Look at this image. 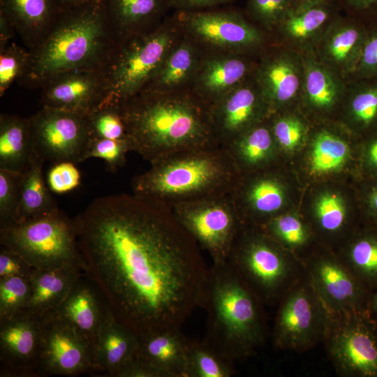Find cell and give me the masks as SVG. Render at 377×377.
<instances>
[{
    "mask_svg": "<svg viewBox=\"0 0 377 377\" xmlns=\"http://www.w3.org/2000/svg\"><path fill=\"white\" fill-rule=\"evenodd\" d=\"M75 221L85 276L138 336L180 328L202 306L209 268L170 209L115 194L94 200Z\"/></svg>",
    "mask_w": 377,
    "mask_h": 377,
    "instance_id": "1",
    "label": "cell"
},
{
    "mask_svg": "<svg viewBox=\"0 0 377 377\" xmlns=\"http://www.w3.org/2000/svg\"><path fill=\"white\" fill-rule=\"evenodd\" d=\"M121 43L103 0L60 10L44 39L29 50L28 65L17 82L25 88L39 89L45 80L61 72L105 71Z\"/></svg>",
    "mask_w": 377,
    "mask_h": 377,
    "instance_id": "2",
    "label": "cell"
},
{
    "mask_svg": "<svg viewBox=\"0 0 377 377\" xmlns=\"http://www.w3.org/2000/svg\"><path fill=\"white\" fill-rule=\"evenodd\" d=\"M119 103L131 151L150 164L179 151L219 145L209 105L191 91L140 94Z\"/></svg>",
    "mask_w": 377,
    "mask_h": 377,
    "instance_id": "3",
    "label": "cell"
},
{
    "mask_svg": "<svg viewBox=\"0 0 377 377\" xmlns=\"http://www.w3.org/2000/svg\"><path fill=\"white\" fill-rule=\"evenodd\" d=\"M263 304L228 261L213 263L201 306L207 313L204 341L233 362L255 355L266 339Z\"/></svg>",
    "mask_w": 377,
    "mask_h": 377,
    "instance_id": "4",
    "label": "cell"
},
{
    "mask_svg": "<svg viewBox=\"0 0 377 377\" xmlns=\"http://www.w3.org/2000/svg\"><path fill=\"white\" fill-rule=\"evenodd\" d=\"M241 173L220 145L179 151L151 163L131 181L134 194L171 209L230 193Z\"/></svg>",
    "mask_w": 377,
    "mask_h": 377,
    "instance_id": "5",
    "label": "cell"
},
{
    "mask_svg": "<svg viewBox=\"0 0 377 377\" xmlns=\"http://www.w3.org/2000/svg\"><path fill=\"white\" fill-rule=\"evenodd\" d=\"M228 262L263 304H278L306 274L300 258L256 226L242 225Z\"/></svg>",
    "mask_w": 377,
    "mask_h": 377,
    "instance_id": "6",
    "label": "cell"
},
{
    "mask_svg": "<svg viewBox=\"0 0 377 377\" xmlns=\"http://www.w3.org/2000/svg\"><path fill=\"white\" fill-rule=\"evenodd\" d=\"M0 244L33 269L77 265L84 272L75 219L56 209L45 215L0 228Z\"/></svg>",
    "mask_w": 377,
    "mask_h": 377,
    "instance_id": "7",
    "label": "cell"
},
{
    "mask_svg": "<svg viewBox=\"0 0 377 377\" xmlns=\"http://www.w3.org/2000/svg\"><path fill=\"white\" fill-rule=\"evenodd\" d=\"M179 30L175 17L165 18L151 31L121 43L105 71L112 99L124 102L146 88L179 38Z\"/></svg>",
    "mask_w": 377,
    "mask_h": 377,
    "instance_id": "8",
    "label": "cell"
},
{
    "mask_svg": "<svg viewBox=\"0 0 377 377\" xmlns=\"http://www.w3.org/2000/svg\"><path fill=\"white\" fill-rule=\"evenodd\" d=\"M326 311L322 343L337 374L377 377V323L368 311Z\"/></svg>",
    "mask_w": 377,
    "mask_h": 377,
    "instance_id": "9",
    "label": "cell"
},
{
    "mask_svg": "<svg viewBox=\"0 0 377 377\" xmlns=\"http://www.w3.org/2000/svg\"><path fill=\"white\" fill-rule=\"evenodd\" d=\"M278 305L272 332L275 348L303 352L323 342L327 311L306 274Z\"/></svg>",
    "mask_w": 377,
    "mask_h": 377,
    "instance_id": "10",
    "label": "cell"
},
{
    "mask_svg": "<svg viewBox=\"0 0 377 377\" xmlns=\"http://www.w3.org/2000/svg\"><path fill=\"white\" fill-rule=\"evenodd\" d=\"M170 210L200 247L209 253L213 263L228 261L243 225L230 193L179 204Z\"/></svg>",
    "mask_w": 377,
    "mask_h": 377,
    "instance_id": "11",
    "label": "cell"
},
{
    "mask_svg": "<svg viewBox=\"0 0 377 377\" xmlns=\"http://www.w3.org/2000/svg\"><path fill=\"white\" fill-rule=\"evenodd\" d=\"M175 17L196 43L218 52L246 55L266 42L263 29L235 10L177 11Z\"/></svg>",
    "mask_w": 377,
    "mask_h": 377,
    "instance_id": "12",
    "label": "cell"
},
{
    "mask_svg": "<svg viewBox=\"0 0 377 377\" xmlns=\"http://www.w3.org/2000/svg\"><path fill=\"white\" fill-rule=\"evenodd\" d=\"M29 121L35 151L44 161H85L91 139L87 115L42 106Z\"/></svg>",
    "mask_w": 377,
    "mask_h": 377,
    "instance_id": "13",
    "label": "cell"
},
{
    "mask_svg": "<svg viewBox=\"0 0 377 377\" xmlns=\"http://www.w3.org/2000/svg\"><path fill=\"white\" fill-rule=\"evenodd\" d=\"M302 263L327 311H368L372 291L351 272L338 254L311 255L304 257Z\"/></svg>",
    "mask_w": 377,
    "mask_h": 377,
    "instance_id": "14",
    "label": "cell"
},
{
    "mask_svg": "<svg viewBox=\"0 0 377 377\" xmlns=\"http://www.w3.org/2000/svg\"><path fill=\"white\" fill-rule=\"evenodd\" d=\"M91 347L56 310L41 316L38 376L91 373Z\"/></svg>",
    "mask_w": 377,
    "mask_h": 377,
    "instance_id": "15",
    "label": "cell"
},
{
    "mask_svg": "<svg viewBox=\"0 0 377 377\" xmlns=\"http://www.w3.org/2000/svg\"><path fill=\"white\" fill-rule=\"evenodd\" d=\"M41 316L22 310L0 320V376H38Z\"/></svg>",
    "mask_w": 377,
    "mask_h": 377,
    "instance_id": "16",
    "label": "cell"
},
{
    "mask_svg": "<svg viewBox=\"0 0 377 377\" xmlns=\"http://www.w3.org/2000/svg\"><path fill=\"white\" fill-rule=\"evenodd\" d=\"M253 75L209 105L213 131L221 146L227 147L263 121L271 111Z\"/></svg>",
    "mask_w": 377,
    "mask_h": 377,
    "instance_id": "17",
    "label": "cell"
},
{
    "mask_svg": "<svg viewBox=\"0 0 377 377\" xmlns=\"http://www.w3.org/2000/svg\"><path fill=\"white\" fill-rule=\"evenodd\" d=\"M41 90L42 106L88 115L111 98L105 71L72 70L45 80Z\"/></svg>",
    "mask_w": 377,
    "mask_h": 377,
    "instance_id": "18",
    "label": "cell"
},
{
    "mask_svg": "<svg viewBox=\"0 0 377 377\" xmlns=\"http://www.w3.org/2000/svg\"><path fill=\"white\" fill-rule=\"evenodd\" d=\"M253 75L271 111L288 105L301 98L302 54L285 45L276 47L261 57Z\"/></svg>",
    "mask_w": 377,
    "mask_h": 377,
    "instance_id": "19",
    "label": "cell"
},
{
    "mask_svg": "<svg viewBox=\"0 0 377 377\" xmlns=\"http://www.w3.org/2000/svg\"><path fill=\"white\" fill-rule=\"evenodd\" d=\"M368 29L362 20L339 14L311 52L348 81L360 59Z\"/></svg>",
    "mask_w": 377,
    "mask_h": 377,
    "instance_id": "20",
    "label": "cell"
},
{
    "mask_svg": "<svg viewBox=\"0 0 377 377\" xmlns=\"http://www.w3.org/2000/svg\"><path fill=\"white\" fill-rule=\"evenodd\" d=\"M337 0H320L293 6L277 25L285 46L300 53L313 50L340 14Z\"/></svg>",
    "mask_w": 377,
    "mask_h": 377,
    "instance_id": "21",
    "label": "cell"
},
{
    "mask_svg": "<svg viewBox=\"0 0 377 377\" xmlns=\"http://www.w3.org/2000/svg\"><path fill=\"white\" fill-rule=\"evenodd\" d=\"M256 65L244 54L218 52L203 55L191 91L209 105L249 78Z\"/></svg>",
    "mask_w": 377,
    "mask_h": 377,
    "instance_id": "22",
    "label": "cell"
},
{
    "mask_svg": "<svg viewBox=\"0 0 377 377\" xmlns=\"http://www.w3.org/2000/svg\"><path fill=\"white\" fill-rule=\"evenodd\" d=\"M139 337L108 306L92 346L90 374L115 377L135 357Z\"/></svg>",
    "mask_w": 377,
    "mask_h": 377,
    "instance_id": "23",
    "label": "cell"
},
{
    "mask_svg": "<svg viewBox=\"0 0 377 377\" xmlns=\"http://www.w3.org/2000/svg\"><path fill=\"white\" fill-rule=\"evenodd\" d=\"M138 337L135 359L156 370L161 377H188L191 340L180 328L154 330Z\"/></svg>",
    "mask_w": 377,
    "mask_h": 377,
    "instance_id": "24",
    "label": "cell"
},
{
    "mask_svg": "<svg viewBox=\"0 0 377 377\" xmlns=\"http://www.w3.org/2000/svg\"><path fill=\"white\" fill-rule=\"evenodd\" d=\"M109 305L97 286L79 279L56 311L92 346Z\"/></svg>",
    "mask_w": 377,
    "mask_h": 377,
    "instance_id": "25",
    "label": "cell"
},
{
    "mask_svg": "<svg viewBox=\"0 0 377 377\" xmlns=\"http://www.w3.org/2000/svg\"><path fill=\"white\" fill-rule=\"evenodd\" d=\"M59 12L55 0H0V13L28 50L44 39Z\"/></svg>",
    "mask_w": 377,
    "mask_h": 377,
    "instance_id": "26",
    "label": "cell"
},
{
    "mask_svg": "<svg viewBox=\"0 0 377 377\" xmlns=\"http://www.w3.org/2000/svg\"><path fill=\"white\" fill-rule=\"evenodd\" d=\"M121 42L151 31L163 21L170 0H103Z\"/></svg>",
    "mask_w": 377,
    "mask_h": 377,
    "instance_id": "27",
    "label": "cell"
},
{
    "mask_svg": "<svg viewBox=\"0 0 377 377\" xmlns=\"http://www.w3.org/2000/svg\"><path fill=\"white\" fill-rule=\"evenodd\" d=\"M202 57L199 44L193 38L188 36L179 38L140 94H164L183 91L181 87L193 81Z\"/></svg>",
    "mask_w": 377,
    "mask_h": 377,
    "instance_id": "28",
    "label": "cell"
},
{
    "mask_svg": "<svg viewBox=\"0 0 377 377\" xmlns=\"http://www.w3.org/2000/svg\"><path fill=\"white\" fill-rule=\"evenodd\" d=\"M84 269L77 265H67L50 269H34L29 281L31 295L27 311L42 316L56 310L73 286L83 276Z\"/></svg>",
    "mask_w": 377,
    "mask_h": 377,
    "instance_id": "29",
    "label": "cell"
},
{
    "mask_svg": "<svg viewBox=\"0 0 377 377\" xmlns=\"http://www.w3.org/2000/svg\"><path fill=\"white\" fill-rule=\"evenodd\" d=\"M301 54L304 67L301 97L312 108L328 111L346 95L348 81L320 61L313 52Z\"/></svg>",
    "mask_w": 377,
    "mask_h": 377,
    "instance_id": "30",
    "label": "cell"
},
{
    "mask_svg": "<svg viewBox=\"0 0 377 377\" xmlns=\"http://www.w3.org/2000/svg\"><path fill=\"white\" fill-rule=\"evenodd\" d=\"M37 153L29 118L0 116V169L25 174Z\"/></svg>",
    "mask_w": 377,
    "mask_h": 377,
    "instance_id": "31",
    "label": "cell"
},
{
    "mask_svg": "<svg viewBox=\"0 0 377 377\" xmlns=\"http://www.w3.org/2000/svg\"><path fill=\"white\" fill-rule=\"evenodd\" d=\"M275 144L270 125L263 121L242 133L226 147L242 174L262 168L267 163Z\"/></svg>",
    "mask_w": 377,
    "mask_h": 377,
    "instance_id": "32",
    "label": "cell"
},
{
    "mask_svg": "<svg viewBox=\"0 0 377 377\" xmlns=\"http://www.w3.org/2000/svg\"><path fill=\"white\" fill-rule=\"evenodd\" d=\"M43 162L36 154L24 175L15 223L45 215L58 208L44 181Z\"/></svg>",
    "mask_w": 377,
    "mask_h": 377,
    "instance_id": "33",
    "label": "cell"
},
{
    "mask_svg": "<svg viewBox=\"0 0 377 377\" xmlns=\"http://www.w3.org/2000/svg\"><path fill=\"white\" fill-rule=\"evenodd\" d=\"M338 254L371 291L377 289V228L367 226Z\"/></svg>",
    "mask_w": 377,
    "mask_h": 377,
    "instance_id": "34",
    "label": "cell"
},
{
    "mask_svg": "<svg viewBox=\"0 0 377 377\" xmlns=\"http://www.w3.org/2000/svg\"><path fill=\"white\" fill-rule=\"evenodd\" d=\"M349 118L359 131L369 134L377 128V78L347 82Z\"/></svg>",
    "mask_w": 377,
    "mask_h": 377,
    "instance_id": "35",
    "label": "cell"
},
{
    "mask_svg": "<svg viewBox=\"0 0 377 377\" xmlns=\"http://www.w3.org/2000/svg\"><path fill=\"white\" fill-rule=\"evenodd\" d=\"M348 145L341 138L327 130L314 137L311 154V172L324 175L339 170L348 160Z\"/></svg>",
    "mask_w": 377,
    "mask_h": 377,
    "instance_id": "36",
    "label": "cell"
},
{
    "mask_svg": "<svg viewBox=\"0 0 377 377\" xmlns=\"http://www.w3.org/2000/svg\"><path fill=\"white\" fill-rule=\"evenodd\" d=\"M235 374L234 362L204 341H191L187 358L188 377H230Z\"/></svg>",
    "mask_w": 377,
    "mask_h": 377,
    "instance_id": "37",
    "label": "cell"
},
{
    "mask_svg": "<svg viewBox=\"0 0 377 377\" xmlns=\"http://www.w3.org/2000/svg\"><path fill=\"white\" fill-rule=\"evenodd\" d=\"M258 227L295 256V251L304 247L310 238L308 227L298 216L292 214L277 215Z\"/></svg>",
    "mask_w": 377,
    "mask_h": 377,
    "instance_id": "38",
    "label": "cell"
},
{
    "mask_svg": "<svg viewBox=\"0 0 377 377\" xmlns=\"http://www.w3.org/2000/svg\"><path fill=\"white\" fill-rule=\"evenodd\" d=\"M87 119L91 138L128 139L120 103L117 101L109 99L89 113Z\"/></svg>",
    "mask_w": 377,
    "mask_h": 377,
    "instance_id": "39",
    "label": "cell"
},
{
    "mask_svg": "<svg viewBox=\"0 0 377 377\" xmlns=\"http://www.w3.org/2000/svg\"><path fill=\"white\" fill-rule=\"evenodd\" d=\"M31 295V285L29 278L20 276L0 278V320L24 309Z\"/></svg>",
    "mask_w": 377,
    "mask_h": 377,
    "instance_id": "40",
    "label": "cell"
},
{
    "mask_svg": "<svg viewBox=\"0 0 377 377\" xmlns=\"http://www.w3.org/2000/svg\"><path fill=\"white\" fill-rule=\"evenodd\" d=\"M24 175L0 169V228L16 222Z\"/></svg>",
    "mask_w": 377,
    "mask_h": 377,
    "instance_id": "41",
    "label": "cell"
},
{
    "mask_svg": "<svg viewBox=\"0 0 377 377\" xmlns=\"http://www.w3.org/2000/svg\"><path fill=\"white\" fill-rule=\"evenodd\" d=\"M29 52L10 42L0 50V96L2 97L13 82L24 73L29 63Z\"/></svg>",
    "mask_w": 377,
    "mask_h": 377,
    "instance_id": "42",
    "label": "cell"
},
{
    "mask_svg": "<svg viewBox=\"0 0 377 377\" xmlns=\"http://www.w3.org/2000/svg\"><path fill=\"white\" fill-rule=\"evenodd\" d=\"M316 223L327 235L340 232L347 223V212L342 200L334 194L321 195L315 207Z\"/></svg>",
    "mask_w": 377,
    "mask_h": 377,
    "instance_id": "43",
    "label": "cell"
},
{
    "mask_svg": "<svg viewBox=\"0 0 377 377\" xmlns=\"http://www.w3.org/2000/svg\"><path fill=\"white\" fill-rule=\"evenodd\" d=\"M292 6L291 0H248L246 13L263 29L275 30Z\"/></svg>",
    "mask_w": 377,
    "mask_h": 377,
    "instance_id": "44",
    "label": "cell"
},
{
    "mask_svg": "<svg viewBox=\"0 0 377 377\" xmlns=\"http://www.w3.org/2000/svg\"><path fill=\"white\" fill-rule=\"evenodd\" d=\"M131 151L129 140L91 138L85 154V161L91 158H102L112 172L123 166L126 154Z\"/></svg>",
    "mask_w": 377,
    "mask_h": 377,
    "instance_id": "45",
    "label": "cell"
},
{
    "mask_svg": "<svg viewBox=\"0 0 377 377\" xmlns=\"http://www.w3.org/2000/svg\"><path fill=\"white\" fill-rule=\"evenodd\" d=\"M276 144L285 150L296 148L306 131L304 123L293 115L284 114L275 118L269 124Z\"/></svg>",
    "mask_w": 377,
    "mask_h": 377,
    "instance_id": "46",
    "label": "cell"
},
{
    "mask_svg": "<svg viewBox=\"0 0 377 377\" xmlns=\"http://www.w3.org/2000/svg\"><path fill=\"white\" fill-rule=\"evenodd\" d=\"M369 78H377V24L369 25L360 59L349 80Z\"/></svg>",
    "mask_w": 377,
    "mask_h": 377,
    "instance_id": "47",
    "label": "cell"
},
{
    "mask_svg": "<svg viewBox=\"0 0 377 377\" xmlns=\"http://www.w3.org/2000/svg\"><path fill=\"white\" fill-rule=\"evenodd\" d=\"M81 175L71 162L53 164L48 171L47 182L50 190L55 193H64L72 191L80 184Z\"/></svg>",
    "mask_w": 377,
    "mask_h": 377,
    "instance_id": "48",
    "label": "cell"
},
{
    "mask_svg": "<svg viewBox=\"0 0 377 377\" xmlns=\"http://www.w3.org/2000/svg\"><path fill=\"white\" fill-rule=\"evenodd\" d=\"M341 9L368 25L377 24V0H337Z\"/></svg>",
    "mask_w": 377,
    "mask_h": 377,
    "instance_id": "49",
    "label": "cell"
},
{
    "mask_svg": "<svg viewBox=\"0 0 377 377\" xmlns=\"http://www.w3.org/2000/svg\"><path fill=\"white\" fill-rule=\"evenodd\" d=\"M33 269L19 255L1 246L0 278L12 276L29 278Z\"/></svg>",
    "mask_w": 377,
    "mask_h": 377,
    "instance_id": "50",
    "label": "cell"
},
{
    "mask_svg": "<svg viewBox=\"0 0 377 377\" xmlns=\"http://www.w3.org/2000/svg\"><path fill=\"white\" fill-rule=\"evenodd\" d=\"M235 0H170V7L177 11H197L232 3Z\"/></svg>",
    "mask_w": 377,
    "mask_h": 377,
    "instance_id": "51",
    "label": "cell"
},
{
    "mask_svg": "<svg viewBox=\"0 0 377 377\" xmlns=\"http://www.w3.org/2000/svg\"><path fill=\"white\" fill-rule=\"evenodd\" d=\"M115 377H161L154 369L134 358L121 369Z\"/></svg>",
    "mask_w": 377,
    "mask_h": 377,
    "instance_id": "52",
    "label": "cell"
},
{
    "mask_svg": "<svg viewBox=\"0 0 377 377\" xmlns=\"http://www.w3.org/2000/svg\"><path fill=\"white\" fill-rule=\"evenodd\" d=\"M368 135L370 136L364 150L365 162L371 172L377 175V128Z\"/></svg>",
    "mask_w": 377,
    "mask_h": 377,
    "instance_id": "53",
    "label": "cell"
},
{
    "mask_svg": "<svg viewBox=\"0 0 377 377\" xmlns=\"http://www.w3.org/2000/svg\"><path fill=\"white\" fill-rule=\"evenodd\" d=\"M367 216L369 226L377 228V184L371 186L365 195Z\"/></svg>",
    "mask_w": 377,
    "mask_h": 377,
    "instance_id": "54",
    "label": "cell"
},
{
    "mask_svg": "<svg viewBox=\"0 0 377 377\" xmlns=\"http://www.w3.org/2000/svg\"><path fill=\"white\" fill-rule=\"evenodd\" d=\"M17 36V34L7 18L0 13V50L4 48Z\"/></svg>",
    "mask_w": 377,
    "mask_h": 377,
    "instance_id": "55",
    "label": "cell"
},
{
    "mask_svg": "<svg viewBox=\"0 0 377 377\" xmlns=\"http://www.w3.org/2000/svg\"><path fill=\"white\" fill-rule=\"evenodd\" d=\"M368 312L371 317L377 323V289L372 291L369 305Z\"/></svg>",
    "mask_w": 377,
    "mask_h": 377,
    "instance_id": "56",
    "label": "cell"
},
{
    "mask_svg": "<svg viewBox=\"0 0 377 377\" xmlns=\"http://www.w3.org/2000/svg\"><path fill=\"white\" fill-rule=\"evenodd\" d=\"M57 6L60 10L68 9L80 4L93 0H55Z\"/></svg>",
    "mask_w": 377,
    "mask_h": 377,
    "instance_id": "57",
    "label": "cell"
},
{
    "mask_svg": "<svg viewBox=\"0 0 377 377\" xmlns=\"http://www.w3.org/2000/svg\"><path fill=\"white\" fill-rule=\"evenodd\" d=\"M293 6L299 5L301 3L310 2V1H320V0H291Z\"/></svg>",
    "mask_w": 377,
    "mask_h": 377,
    "instance_id": "58",
    "label": "cell"
}]
</instances>
